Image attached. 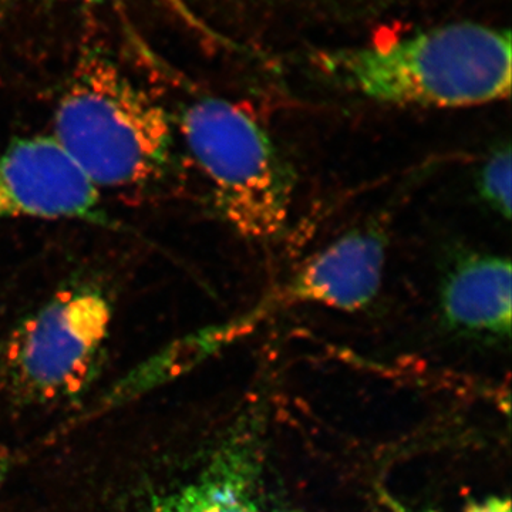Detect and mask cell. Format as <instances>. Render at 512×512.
Here are the masks:
<instances>
[{
    "instance_id": "1",
    "label": "cell",
    "mask_w": 512,
    "mask_h": 512,
    "mask_svg": "<svg viewBox=\"0 0 512 512\" xmlns=\"http://www.w3.org/2000/svg\"><path fill=\"white\" fill-rule=\"evenodd\" d=\"M333 83L392 106L460 109L508 99L511 35L476 23H456L386 45L320 56Z\"/></svg>"
},
{
    "instance_id": "2",
    "label": "cell",
    "mask_w": 512,
    "mask_h": 512,
    "mask_svg": "<svg viewBox=\"0 0 512 512\" xmlns=\"http://www.w3.org/2000/svg\"><path fill=\"white\" fill-rule=\"evenodd\" d=\"M174 131L163 104L107 57L89 55L57 101L52 137L100 192L136 191L170 174Z\"/></svg>"
},
{
    "instance_id": "3",
    "label": "cell",
    "mask_w": 512,
    "mask_h": 512,
    "mask_svg": "<svg viewBox=\"0 0 512 512\" xmlns=\"http://www.w3.org/2000/svg\"><path fill=\"white\" fill-rule=\"evenodd\" d=\"M178 130L229 227L252 241L281 237L291 218L296 177L268 131L220 97L187 104Z\"/></svg>"
},
{
    "instance_id": "4",
    "label": "cell",
    "mask_w": 512,
    "mask_h": 512,
    "mask_svg": "<svg viewBox=\"0 0 512 512\" xmlns=\"http://www.w3.org/2000/svg\"><path fill=\"white\" fill-rule=\"evenodd\" d=\"M113 315L103 286L86 281L57 289L0 345V384L30 406L76 399L96 376Z\"/></svg>"
},
{
    "instance_id": "5",
    "label": "cell",
    "mask_w": 512,
    "mask_h": 512,
    "mask_svg": "<svg viewBox=\"0 0 512 512\" xmlns=\"http://www.w3.org/2000/svg\"><path fill=\"white\" fill-rule=\"evenodd\" d=\"M74 220L119 231L96 185L50 136L18 138L0 154V225Z\"/></svg>"
},
{
    "instance_id": "6",
    "label": "cell",
    "mask_w": 512,
    "mask_h": 512,
    "mask_svg": "<svg viewBox=\"0 0 512 512\" xmlns=\"http://www.w3.org/2000/svg\"><path fill=\"white\" fill-rule=\"evenodd\" d=\"M386 254L387 239L382 229L350 231L313 255L284 284L272 288L252 311L227 323L228 328L237 338L276 312L295 305L359 311L379 293Z\"/></svg>"
},
{
    "instance_id": "7",
    "label": "cell",
    "mask_w": 512,
    "mask_h": 512,
    "mask_svg": "<svg viewBox=\"0 0 512 512\" xmlns=\"http://www.w3.org/2000/svg\"><path fill=\"white\" fill-rule=\"evenodd\" d=\"M261 456L251 430H239L191 480L161 495L147 512H269Z\"/></svg>"
},
{
    "instance_id": "8",
    "label": "cell",
    "mask_w": 512,
    "mask_h": 512,
    "mask_svg": "<svg viewBox=\"0 0 512 512\" xmlns=\"http://www.w3.org/2000/svg\"><path fill=\"white\" fill-rule=\"evenodd\" d=\"M511 262L470 254L451 266L440 288V309L450 328L478 335L511 332Z\"/></svg>"
},
{
    "instance_id": "9",
    "label": "cell",
    "mask_w": 512,
    "mask_h": 512,
    "mask_svg": "<svg viewBox=\"0 0 512 512\" xmlns=\"http://www.w3.org/2000/svg\"><path fill=\"white\" fill-rule=\"evenodd\" d=\"M511 161V148L507 144L491 153L478 175L481 197L505 220L511 217Z\"/></svg>"
},
{
    "instance_id": "10",
    "label": "cell",
    "mask_w": 512,
    "mask_h": 512,
    "mask_svg": "<svg viewBox=\"0 0 512 512\" xmlns=\"http://www.w3.org/2000/svg\"><path fill=\"white\" fill-rule=\"evenodd\" d=\"M117 0H0V29L23 16L57 12L59 9L100 6Z\"/></svg>"
},
{
    "instance_id": "11",
    "label": "cell",
    "mask_w": 512,
    "mask_h": 512,
    "mask_svg": "<svg viewBox=\"0 0 512 512\" xmlns=\"http://www.w3.org/2000/svg\"><path fill=\"white\" fill-rule=\"evenodd\" d=\"M466 512H511V503L507 498L491 497L483 503L468 505Z\"/></svg>"
},
{
    "instance_id": "12",
    "label": "cell",
    "mask_w": 512,
    "mask_h": 512,
    "mask_svg": "<svg viewBox=\"0 0 512 512\" xmlns=\"http://www.w3.org/2000/svg\"><path fill=\"white\" fill-rule=\"evenodd\" d=\"M10 470V461L8 457L3 456V454H0V488H2V485L5 484L6 477H8Z\"/></svg>"
},
{
    "instance_id": "13",
    "label": "cell",
    "mask_w": 512,
    "mask_h": 512,
    "mask_svg": "<svg viewBox=\"0 0 512 512\" xmlns=\"http://www.w3.org/2000/svg\"><path fill=\"white\" fill-rule=\"evenodd\" d=\"M389 505L392 507V512H434L426 510H413V508L404 507V505L397 503V501L389 500Z\"/></svg>"
}]
</instances>
